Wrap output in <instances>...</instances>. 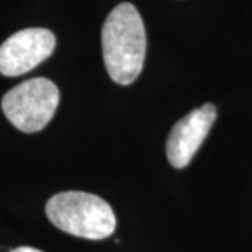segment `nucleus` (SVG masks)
Here are the masks:
<instances>
[{"label":"nucleus","instance_id":"nucleus-1","mask_svg":"<svg viewBox=\"0 0 252 252\" xmlns=\"http://www.w3.org/2000/svg\"><path fill=\"white\" fill-rule=\"evenodd\" d=\"M101 44L109 77L122 86L133 83L146 56L143 20L133 4L121 3L109 13L102 26Z\"/></svg>","mask_w":252,"mask_h":252},{"label":"nucleus","instance_id":"nucleus-2","mask_svg":"<svg viewBox=\"0 0 252 252\" xmlns=\"http://www.w3.org/2000/svg\"><path fill=\"white\" fill-rule=\"evenodd\" d=\"M49 221L67 234L86 240H104L114 234L117 219L108 203L97 195L67 190L48 200Z\"/></svg>","mask_w":252,"mask_h":252},{"label":"nucleus","instance_id":"nucleus-3","mask_svg":"<svg viewBox=\"0 0 252 252\" xmlns=\"http://www.w3.org/2000/svg\"><path fill=\"white\" fill-rule=\"evenodd\" d=\"M59 104L56 84L45 77L23 81L4 94L1 109L18 130L35 133L54 118Z\"/></svg>","mask_w":252,"mask_h":252},{"label":"nucleus","instance_id":"nucleus-4","mask_svg":"<svg viewBox=\"0 0 252 252\" xmlns=\"http://www.w3.org/2000/svg\"><path fill=\"white\" fill-rule=\"evenodd\" d=\"M56 38L46 28H26L0 45V73L16 77L46 61L55 51Z\"/></svg>","mask_w":252,"mask_h":252},{"label":"nucleus","instance_id":"nucleus-5","mask_svg":"<svg viewBox=\"0 0 252 252\" xmlns=\"http://www.w3.org/2000/svg\"><path fill=\"white\" fill-rule=\"evenodd\" d=\"M216 117V107L207 102L200 108L190 111L172 126L165 144V153L174 168H184L192 161L200 144L209 135Z\"/></svg>","mask_w":252,"mask_h":252},{"label":"nucleus","instance_id":"nucleus-6","mask_svg":"<svg viewBox=\"0 0 252 252\" xmlns=\"http://www.w3.org/2000/svg\"><path fill=\"white\" fill-rule=\"evenodd\" d=\"M9 252H42L36 248H32V247H18V248H14V250H10Z\"/></svg>","mask_w":252,"mask_h":252}]
</instances>
